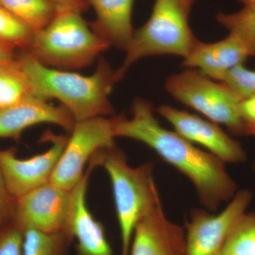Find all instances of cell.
<instances>
[{
	"label": "cell",
	"mask_w": 255,
	"mask_h": 255,
	"mask_svg": "<svg viewBox=\"0 0 255 255\" xmlns=\"http://www.w3.org/2000/svg\"><path fill=\"white\" fill-rule=\"evenodd\" d=\"M155 107L143 99L132 103L131 118L125 114L112 117L116 137L145 144L164 161L188 178L201 205L210 212L229 202L238 191L237 184L216 156L199 148L176 131L162 127Z\"/></svg>",
	"instance_id": "obj_1"
},
{
	"label": "cell",
	"mask_w": 255,
	"mask_h": 255,
	"mask_svg": "<svg viewBox=\"0 0 255 255\" xmlns=\"http://www.w3.org/2000/svg\"><path fill=\"white\" fill-rule=\"evenodd\" d=\"M31 85V95L41 100L59 101L75 122L114 113L110 95L120 80L107 60L100 58L90 76L48 68L21 51L17 57Z\"/></svg>",
	"instance_id": "obj_2"
},
{
	"label": "cell",
	"mask_w": 255,
	"mask_h": 255,
	"mask_svg": "<svg viewBox=\"0 0 255 255\" xmlns=\"http://www.w3.org/2000/svg\"><path fill=\"white\" fill-rule=\"evenodd\" d=\"M90 160L96 167H103L110 177L120 231L121 255H129L137 224L161 204L153 164L131 167L117 145L99 151Z\"/></svg>",
	"instance_id": "obj_3"
},
{
	"label": "cell",
	"mask_w": 255,
	"mask_h": 255,
	"mask_svg": "<svg viewBox=\"0 0 255 255\" xmlns=\"http://www.w3.org/2000/svg\"><path fill=\"white\" fill-rule=\"evenodd\" d=\"M110 47L90 28L81 12L63 9L58 10L45 27L33 31L23 52L48 68L70 70L90 66Z\"/></svg>",
	"instance_id": "obj_4"
},
{
	"label": "cell",
	"mask_w": 255,
	"mask_h": 255,
	"mask_svg": "<svg viewBox=\"0 0 255 255\" xmlns=\"http://www.w3.org/2000/svg\"><path fill=\"white\" fill-rule=\"evenodd\" d=\"M190 11L179 0H155L150 18L134 31L124 63L116 70L119 80L142 58L172 55L185 59L198 41L189 26Z\"/></svg>",
	"instance_id": "obj_5"
},
{
	"label": "cell",
	"mask_w": 255,
	"mask_h": 255,
	"mask_svg": "<svg viewBox=\"0 0 255 255\" xmlns=\"http://www.w3.org/2000/svg\"><path fill=\"white\" fill-rule=\"evenodd\" d=\"M165 90L178 102L227 128L235 135H246L241 116L242 99L223 82L187 68L169 77Z\"/></svg>",
	"instance_id": "obj_6"
},
{
	"label": "cell",
	"mask_w": 255,
	"mask_h": 255,
	"mask_svg": "<svg viewBox=\"0 0 255 255\" xmlns=\"http://www.w3.org/2000/svg\"><path fill=\"white\" fill-rule=\"evenodd\" d=\"M50 182L71 191L85 176V167L99 151L116 146L112 118L95 117L75 122Z\"/></svg>",
	"instance_id": "obj_7"
},
{
	"label": "cell",
	"mask_w": 255,
	"mask_h": 255,
	"mask_svg": "<svg viewBox=\"0 0 255 255\" xmlns=\"http://www.w3.org/2000/svg\"><path fill=\"white\" fill-rule=\"evenodd\" d=\"M248 189L238 191L219 214L191 210L185 231L186 255H221L229 233L253 201Z\"/></svg>",
	"instance_id": "obj_8"
},
{
	"label": "cell",
	"mask_w": 255,
	"mask_h": 255,
	"mask_svg": "<svg viewBox=\"0 0 255 255\" xmlns=\"http://www.w3.org/2000/svg\"><path fill=\"white\" fill-rule=\"evenodd\" d=\"M44 138L51 142L50 148L30 158H18L14 148L0 150V169L15 199L50 182L68 136L49 132Z\"/></svg>",
	"instance_id": "obj_9"
},
{
	"label": "cell",
	"mask_w": 255,
	"mask_h": 255,
	"mask_svg": "<svg viewBox=\"0 0 255 255\" xmlns=\"http://www.w3.org/2000/svg\"><path fill=\"white\" fill-rule=\"evenodd\" d=\"M71 203V191L47 183L16 199L12 223L22 232L65 231Z\"/></svg>",
	"instance_id": "obj_10"
},
{
	"label": "cell",
	"mask_w": 255,
	"mask_h": 255,
	"mask_svg": "<svg viewBox=\"0 0 255 255\" xmlns=\"http://www.w3.org/2000/svg\"><path fill=\"white\" fill-rule=\"evenodd\" d=\"M173 127L174 131L194 145H199L225 163L246 162L243 146L224 131L219 124L172 106H159L156 110Z\"/></svg>",
	"instance_id": "obj_11"
},
{
	"label": "cell",
	"mask_w": 255,
	"mask_h": 255,
	"mask_svg": "<svg viewBox=\"0 0 255 255\" xmlns=\"http://www.w3.org/2000/svg\"><path fill=\"white\" fill-rule=\"evenodd\" d=\"M95 167L93 162H89L85 176L71 191V208L64 231L76 241L75 255H115L103 225L94 217L87 206V185Z\"/></svg>",
	"instance_id": "obj_12"
},
{
	"label": "cell",
	"mask_w": 255,
	"mask_h": 255,
	"mask_svg": "<svg viewBox=\"0 0 255 255\" xmlns=\"http://www.w3.org/2000/svg\"><path fill=\"white\" fill-rule=\"evenodd\" d=\"M75 122L63 105L55 107L31 95L15 105L0 109V138L18 140L26 129L42 124H54L70 133Z\"/></svg>",
	"instance_id": "obj_13"
},
{
	"label": "cell",
	"mask_w": 255,
	"mask_h": 255,
	"mask_svg": "<svg viewBox=\"0 0 255 255\" xmlns=\"http://www.w3.org/2000/svg\"><path fill=\"white\" fill-rule=\"evenodd\" d=\"M129 255H187L185 230L167 217L160 204L137 224Z\"/></svg>",
	"instance_id": "obj_14"
},
{
	"label": "cell",
	"mask_w": 255,
	"mask_h": 255,
	"mask_svg": "<svg viewBox=\"0 0 255 255\" xmlns=\"http://www.w3.org/2000/svg\"><path fill=\"white\" fill-rule=\"evenodd\" d=\"M250 57L246 46L234 35L215 43H203L198 40L195 46L185 59L182 66L198 68L203 75L216 81L228 71L243 64Z\"/></svg>",
	"instance_id": "obj_15"
},
{
	"label": "cell",
	"mask_w": 255,
	"mask_h": 255,
	"mask_svg": "<svg viewBox=\"0 0 255 255\" xmlns=\"http://www.w3.org/2000/svg\"><path fill=\"white\" fill-rule=\"evenodd\" d=\"M95 11L90 23L94 32L111 46L126 50L133 36L132 12L134 0H87Z\"/></svg>",
	"instance_id": "obj_16"
},
{
	"label": "cell",
	"mask_w": 255,
	"mask_h": 255,
	"mask_svg": "<svg viewBox=\"0 0 255 255\" xmlns=\"http://www.w3.org/2000/svg\"><path fill=\"white\" fill-rule=\"evenodd\" d=\"M31 95V85L17 57L0 63V109Z\"/></svg>",
	"instance_id": "obj_17"
},
{
	"label": "cell",
	"mask_w": 255,
	"mask_h": 255,
	"mask_svg": "<svg viewBox=\"0 0 255 255\" xmlns=\"http://www.w3.org/2000/svg\"><path fill=\"white\" fill-rule=\"evenodd\" d=\"M0 6L21 20L33 31L45 27L58 11L49 0H0Z\"/></svg>",
	"instance_id": "obj_18"
},
{
	"label": "cell",
	"mask_w": 255,
	"mask_h": 255,
	"mask_svg": "<svg viewBox=\"0 0 255 255\" xmlns=\"http://www.w3.org/2000/svg\"><path fill=\"white\" fill-rule=\"evenodd\" d=\"M216 20L246 46L250 56H255V1L236 12H220Z\"/></svg>",
	"instance_id": "obj_19"
},
{
	"label": "cell",
	"mask_w": 255,
	"mask_h": 255,
	"mask_svg": "<svg viewBox=\"0 0 255 255\" xmlns=\"http://www.w3.org/2000/svg\"><path fill=\"white\" fill-rule=\"evenodd\" d=\"M23 233V255H68L73 241L64 231L45 233L27 230Z\"/></svg>",
	"instance_id": "obj_20"
},
{
	"label": "cell",
	"mask_w": 255,
	"mask_h": 255,
	"mask_svg": "<svg viewBox=\"0 0 255 255\" xmlns=\"http://www.w3.org/2000/svg\"><path fill=\"white\" fill-rule=\"evenodd\" d=\"M221 255H255V211L246 212L233 226Z\"/></svg>",
	"instance_id": "obj_21"
},
{
	"label": "cell",
	"mask_w": 255,
	"mask_h": 255,
	"mask_svg": "<svg viewBox=\"0 0 255 255\" xmlns=\"http://www.w3.org/2000/svg\"><path fill=\"white\" fill-rule=\"evenodd\" d=\"M33 33L21 20L0 6V43L23 51L27 49Z\"/></svg>",
	"instance_id": "obj_22"
},
{
	"label": "cell",
	"mask_w": 255,
	"mask_h": 255,
	"mask_svg": "<svg viewBox=\"0 0 255 255\" xmlns=\"http://www.w3.org/2000/svg\"><path fill=\"white\" fill-rule=\"evenodd\" d=\"M219 82L229 87L242 100L255 96V71L243 64L228 71Z\"/></svg>",
	"instance_id": "obj_23"
},
{
	"label": "cell",
	"mask_w": 255,
	"mask_h": 255,
	"mask_svg": "<svg viewBox=\"0 0 255 255\" xmlns=\"http://www.w3.org/2000/svg\"><path fill=\"white\" fill-rule=\"evenodd\" d=\"M23 233L11 222L0 228V255H23Z\"/></svg>",
	"instance_id": "obj_24"
},
{
	"label": "cell",
	"mask_w": 255,
	"mask_h": 255,
	"mask_svg": "<svg viewBox=\"0 0 255 255\" xmlns=\"http://www.w3.org/2000/svg\"><path fill=\"white\" fill-rule=\"evenodd\" d=\"M16 199L10 194L0 169V228L12 222Z\"/></svg>",
	"instance_id": "obj_25"
},
{
	"label": "cell",
	"mask_w": 255,
	"mask_h": 255,
	"mask_svg": "<svg viewBox=\"0 0 255 255\" xmlns=\"http://www.w3.org/2000/svg\"><path fill=\"white\" fill-rule=\"evenodd\" d=\"M240 110L246 135L255 136V96L242 100Z\"/></svg>",
	"instance_id": "obj_26"
},
{
	"label": "cell",
	"mask_w": 255,
	"mask_h": 255,
	"mask_svg": "<svg viewBox=\"0 0 255 255\" xmlns=\"http://www.w3.org/2000/svg\"><path fill=\"white\" fill-rule=\"evenodd\" d=\"M58 10L69 9L84 12L88 9L90 4L87 0H49Z\"/></svg>",
	"instance_id": "obj_27"
},
{
	"label": "cell",
	"mask_w": 255,
	"mask_h": 255,
	"mask_svg": "<svg viewBox=\"0 0 255 255\" xmlns=\"http://www.w3.org/2000/svg\"><path fill=\"white\" fill-rule=\"evenodd\" d=\"M14 50L10 47L5 46L2 43H0V63L5 61V60L14 58Z\"/></svg>",
	"instance_id": "obj_28"
},
{
	"label": "cell",
	"mask_w": 255,
	"mask_h": 255,
	"mask_svg": "<svg viewBox=\"0 0 255 255\" xmlns=\"http://www.w3.org/2000/svg\"><path fill=\"white\" fill-rule=\"evenodd\" d=\"M184 6H187L189 9H191L193 4H194V0H179Z\"/></svg>",
	"instance_id": "obj_29"
},
{
	"label": "cell",
	"mask_w": 255,
	"mask_h": 255,
	"mask_svg": "<svg viewBox=\"0 0 255 255\" xmlns=\"http://www.w3.org/2000/svg\"><path fill=\"white\" fill-rule=\"evenodd\" d=\"M239 2H241V4H249V3L255 2V0H238Z\"/></svg>",
	"instance_id": "obj_30"
},
{
	"label": "cell",
	"mask_w": 255,
	"mask_h": 255,
	"mask_svg": "<svg viewBox=\"0 0 255 255\" xmlns=\"http://www.w3.org/2000/svg\"><path fill=\"white\" fill-rule=\"evenodd\" d=\"M253 171H254V172H255V161L254 162V163H253Z\"/></svg>",
	"instance_id": "obj_31"
}]
</instances>
